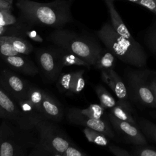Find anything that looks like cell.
I'll use <instances>...</instances> for the list:
<instances>
[{
  "mask_svg": "<svg viewBox=\"0 0 156 156\" xmlns=\"http://www.w3.org/2000/svg\"><path fill=\"white\" fill-rule=\"evenodd\" d=\"M83 69L74 72L71 93L77 94L81 92L84 88L85 85V81L83 76Z\"/></svg>",
  "mask_w": 156,
  "mask_h": 156,
  "instance_id": "26",
  "label": "cell"
},
{
  "mask_svg": "<svg viewBox=\"0 0 156 156\" xmlns=\"http://www.w3.org/2000/svg\"><path fill=\"white\" fill-rule=\"evenodd\" d=\"M58 51L61 56L63 66L76 65L82 66L88 68L91 66V65L84 60L71 52H68L62 48Z\"/></svg>",
  "mask_w": 156,
  "mask_h": 156,
  "instance_id": "20",
  "label": "cell"
},
{
  "mask_svg": "<svg viewBox=\"0 0 156 156\" xmlns=\"http://www.w3.org/2000/svg\"><path fill=\"white\" fill-rule=\"evenodd\" d=\"M150 87L151 89L152 90V94L154 95L155 105H156V76H152L150 81Z\"/></svg>",
  "mask_w": 156,
  "mask_h": 156,
  "instance_id": "35",
  "label": "cell"
},
{
  "mask_svg": "<svg viewBox=\"0 0 156 156\" xmlns=\"http://www.w3.org/2000/svg\"><path fill=\"white\" fill-rule=\"evenodd\" d=\"M0 87L15 101L27 99L30 87L20 77L5 69L0 73Z\"/></svg>",
  "mask_w": 156,
  "mask_h": 156,
  "instance_id": "8",
  "label": "cell"
},
{
  "mask_svg": "<svg viewBox=\"0 0 156 156\" xmlns=\"http://www.w3.org/2000/svg\"><path fill=\"white\" fill-rule=\"evenodd\" d=\"M68 120L72 124L83 126L98 131L108 137L113 138L115 135L110 126L104 120L87 117L81 114L77 108H70L67 113Z\"/></svg>",
  "mask_w": 156,
  "mask_h": 156,
  "instance_id": "9",
  "label": "cell"
},
{
  "mask_svg": "<svg viewBox=\"0 0 156 156\" xmlns=\"http://www.w3.org/2000/svg\"><path fill=\"white\" fill-rule=\"evenodd\" d=\"M35 130H25L5 119L0 124V156H26L35 146Z\"/></svg>",
  "mask_w": 156,
  "mask_h": 156,
  "instance_id": "3",
  "label": "cell"
},
{
  "mask_svg": "<svg viewBox=\"0 0 156 156\" xmlns=\"http://www.w3.org/2000/svg\"><path fill=\"white\" fill-rule=\"evenodd\" d=\"M50 40L60 48L71 52L94 66L102 49L95 41L67 30L57 29L50 35Z\"/></svg>",
  "mask_w": 156,
  "mask_h": 156,
  "instance_id": "5",
  "label": "cell"
},
{
  "mask_svg": "<svg viewBox=\"0 0 156 156\" xmlns=\"http://www.w3.org/2000/svg\"><path fill=\"white\" fill-rule=\"evenodd\" d=\"M16 6L27 20L37 24L60 27L72 20L71 4L65 0L46 3L17 0Z\"/></svg>",
  "mask_w": 156,
  "mask_h": 156,
  "instance_id": "1",
  "label": "cell"
},
{
  "mask_svg": "<svg viewBox=\"0 0 156 156\" xmlns=\"http://www.w3.org/2000/svg\"><path fill=\"white\" fill-rule=\"evenodd\" d=\"M7 31V27L5 26H0V37L3 35H6L5 34Z\"/></svg>",
  "mask_w": 156,
  "mask_h": 156,
  "instance_id": "36",
  "label": "cell"
},
{
  "mask_svg": "<svg viewBox=\"0 0 156 156\" xmlns=\"http://www.w3.org/2000/svg\"><path fill=\"white\" fill-rule=\"evenodd\" d=\"M40 111L46 119L55 122L60 121L63 116L60 104L46 92L41 103Z\"/></svg>",
  "mask_w": 156,
  "mask_h": 156,
  "instance_id": "15",
  "label": "cell"
},
{
  "mask_svg": "<svg viewBox=\"0 0 156 156\" xmlns=\"http://www.w3.org/2000/svg\"><path fill=\"white\" fill-rule=\"evenodd\" d=\"M96 34L106 49L121 62L136 68L146 66L147 54L142 46L135 40L122 37L109 23L103 24Z\"/></svg>",
  "mask_w": 156,
  "mask_h": 156,
  "instance_id": "2",
  "label": "cell"
},
{
  "mask_svg": "<svg viewBox=\"0 0 156 156\" xmlns=\"http://www.w3.org/2000/svg\"><path fill=\"white\" fill-rule=\"evenodd\" d=\"M74 74V72H69L60 76L57 83L60 91L62 93H71Z\"/></svg>",
  "mask_w": 156,
  "mask_h": 156,
  "instance_id": "25",
  "label": "cell"
},
{
  "mask_svg": "<svg viewBox=\"0 0 156 156\" xmlns=\"http://www.w3.org/2000/svg\"><path fill=\"white\" fill-rule=\"evenodd\" d=\"M51 120L38 122L35 129L38 140L30 151L29 156H62L63 152L71 144L66 134Z\"/></svg>",
  "mask_w": 156,
  "mask_h": 156,
  "instance_id": "4",
  "label": "cell"
},
{
  "mask_svg": "<svg viewBox=\"0 0 156 156\" xmlns=\"http://www.w3.org/2000/svg\"><path fill=\"white\" fill-rule=\"evenodd\" d=\"M137 4L147 8L156 15V0H139Z\"/></svg>",
  "mask_w": 156,
  "mask_h": 156,
  "instance_id": "32",
  "label": "cell"
},
{
  "mask_svg": "<svg viewBox=\"0 0 156 156\" xmlns=\"http://www.w3.org/2000/svg\"><path fill=\"white\" fill-rule=\"evenodd\" d=\"M105 4L108 10L110 16L111 24L115 31L122 37L130 40H135L130 32L129 31L127 26L124 23L122 18L119 15L118 12L115 8L113 5L114 0H104Z\"/></svg>",
  "mask_w": 156,
  "mask_h": 156,
  "instance_id": "17",
  "label": "cell"
},
{
  "mask_svg": "<svg viewBox=\"0 0 156 156\" xmlns=\"http://www.w3.org/2000/svg\"><path fill=\"white\" fill-rule=\"evenodd\" d=\"M0 108L7 119L20 128L25 130H35L23 114L15 101L0 87Z\"/></svg>",
  "mask_w": 156,
  "mask_h": 156,
  "instance_id": "7",
  "label": "cell"
},
{
  "mask_svg": "<svg viewBox=\"0 0 156 156\" xmlns=\"http://www.w3.org/2000/svg\"><path fill=\"white\" fill-rule=\"evenodd\" d=\"M85 155H87L86 153L80 150L76 146H74L73 144H71L63 152L62 156H85Z\"/></svg>",
  "mask_w": 156,
  "mask_h": 156,
  "instance_id": "30",
  "label": "cell"
},
{
  "mask_svg": "<svg viewBox=\"0 0 156 156\" xmlns=\"http://www.w3.org/2000/svg\"><path fill=\"white\" fill-rule=\"evenodd\" d=\"M152 73L149 70H132L124 73V83L129 98L143 105L156 107L150 87Z\"/></svg>",
  "mask_w": 156,
  "mask_h": 156,
  "instance_id": "6",
  "label": "cell"
},
{
  "mask_svg": "<svg viewBox=\"0 0 156 156\" xmlns=\"http://www.w3.org/2000/svg\"><path fill=\"white\" fill-rule=\"evenodd\" d=\"M156 38V29L154 30L153 31L152 33H151V34L150 35V39L149 40H153V39H155Z\"/></svg>",
  "mask_w": 156,
  "mask_h": 156,
  "instance_id": "38",
  "label": "cell"
},
{
  "mask_svg": "<svg viewBox=\"0 0 156 156\" xmlns=\"http://www.w3.org/2000/svg\"><path fill=\"white\" fill-rule=\"evenodd\" d=\"M83 132L89 142L93 143L99 146H106L108 144V140L106 137L107 136L98 131L85 127L83 130Z\"/></svg>",
  "mask_w": 156,
  "mask_h": 156,
  "instance_id": "22",
  "label": "cell"
},
{
  "mask_svg": "<svg viewBox=\"0 0 156 156\" xmlns=\"http://www.w3.org/2000/svg\"><path fill=\"white\" fill-rule=\"evenodd\" d=\"M138 127L144 136L156 143V124L151 121L143 119L138 123Z\"/></svg>",
  "mask_w": 156,
  "mask_h": 156,
  "instance_id": "23",
  "label": "cell"
},
{
  "mask_svg": "<svg viewBox=\"0 0 156 156\" xmlns=\"http://www.w3.org/2000/svg\"><path fill=\"white\" fill-rule=\"evenodd\" d=\"M16 22V20L10 10H0V26L7 27L14 24Z\"/></svg>",
  "mask_w": 156,
  "mask_h": 156,
  "instance_id": "28",
  "label": "cell"
},
{
  "mask_svg": "<svg viewBox=\"0 0 156 156\" xmlns=\"http://www.w3.org/2000/svg\"><path fill=\"white\" fill-rule=\"evenodd\" d=\"M110 151L116 156H130L131 154L126 149L118 146L111 145L108 146Z\"/></svg>",
  "mask_w": 156,
  "mask_h": 156,
  "instance_id": "31",
  "label": "cell"
},
{
  "mask_svg": "<svg viewBox=\"0 0 156 156\" xmlns=\"http://www.w3.org/2000/svg\"><path fill=\"white\" fill-rule=\"evenodd\" d=\"M0 118H5L4 114V113L2 112V110L1 109V108H0Z\"/></svg>",
  "mask_w": 156,
  "mask_h": 156,
  "instance_id": "39",
  "label": "cell"
},
{
  "mask_svg": "<svg viewBox=\"0 0 156 156\" xmlns=\"http://www.w3.org/2000/svg\"><path fill=\"white\" fill-rule=\"evenodd\" d=\"M45 91L36 88L30 87L28 92L27 99H29L40 111V105L44 98Z\"/></svg>",
  "mask_w": 156,
  "mask_h": 156,
  "instance_id": "27",
  "label": "cell"
},
{
  "mask_svg": "<svg viewBox=\"0 0 156 156\" xmlns=\"http://www.w3.org/2000/svg\"><path fill=\"white\" fill-rule=\"evenodd\" d=\"M1 57L11 68L20 73L34 76L38 72V68L30 59L21 55Z\"/></svg>",
  "mask_w": 156,
  "mask_h": 156,
  "instance_id": "14",
  "label": "cell"
},
{
  "mask_svg": "<svg viewBox=\"0 0 156 156\" xmlns=\"http://www.w3.org/2000/svg\"><path fill=\"white\" fill-rule=\"evenodd\" d=\"M13 0H0V10H10Z\"/></svg>",
  "mask_w": 156,
  "mask_h": 156,
  "instance_id": "34",
  "label": "cell"
},
{
  "mask_svg": "<svg viewBox=\"0 0 156 156\" xmlns=\"http://www.w3.org/2000/svg\"><path fill=\"white\" fill-rule=\"evenodd\" d=\"M126 1H130V2H133V3H136V4H137L138 2L139 1V0H126Z\"/></svg>",
  "mask_w": 156,
  "mask_h": 156,
  "instance_id": "40",
  "label": "cell"
},
{
  "mask_svg": "<svg viewBox=\"0 0 156 156\" xmlns=\"http://www.w3.org/2000/svg\"><path fill=\"white\" fill-rule=\"evenodd\" d=\"M96 93L100 101V104L104 108H112L113 107L116 102L110 93L101 85H99L95 88Z\"/></svg>",
  "mask_w": 156,
  "mask_h": 156,
  "instance_id": "21",
  "label": "cell"
},
{
  "mask_svg": "<svg viewBox=\"0 0 156 156\" xmlns=\"http://www.w3.org/2000/svg\"><path fill=\"white\" fill-rule=\"evenodd\" d=\"M104 108L101 104H91L86 108L77 110L82 115L91 118L101 119L104 113Z\"/></svg>",
  "mask_w": 156,
  "mask_h": 156,
  "instance_id": "24",
  "label": "cell"
},
{
  "mask_svg": "<svg viewBox=\"0 0 156 156\" xmlns=\"http://www.w3.org/2000/svg\"><path fill=\"white\" fill-rule=\"evenodd\" d=\"M149 43H150V44H151L152 48L156 51V40L151 41H149Z\"/></svg>",
  "mask_w": 156,
  "mask_h": 156,
  "instance_id": "37",
  "label": "cell"
},
{
  "mask_svg": "<svg viewBox=\"0 0 156 156\" xmlns=\"http://www.w3.org/2000/svg\"><path fill=\"white\" fill-rule=\"evenodd\" d=\"M16 102L19 105L23 115L33 127L35 128L37 124L40 121L48 119L29 99H19L16 101Z\"/></svg>",
  "mask_w": 156,
  "mask_h": 156,
  "instance_id": "16",
  "label": "cell"
},
{
  "mask_svg": "<svg viewBox=\"0 0 156 156\" xmlns=\"http://www.w3.org/2000/svg\"><path fill=\"white\" fill-rule=\"evenodd\" d=\"M0 142H1V141H0Z\"/></svg>",
  "mask_w": 156,
  "mask_h": 156,
  "instance_id": "41",
  "label": "cell"
},
{
  "mask_svg": "<svg viewBox=\"0 0 156 156\" xmlns=\"http://www.w3.org/2000/svg\"><path fill=\"white\" fill-rule=\"evenodd\" d=\"M32 50V45L24 38L11 35L0 37L1 56L29 54Z\"/></svg>",
  "mask_w": 156,
  "mask_h": 156,
  "instance_id": "11",
  "label": "cell"
},
{
  "mask_svg": "<svg viewBox=\"0 0 156 156\" xmlns=\"http://www.w3.org/2000/svg\"><path fill=\"white\" fill-rule=\"evenodd\" d=\"M127 101L119 100L116 105L110 108V113L119 119L125 121L136 126V123L132 115V110Z\"/></svg>",
  "mask_w": 156,
  "mask_h": 156,
  "instance_id": "18",
  "label": "cell"
},
{
  "mask_svg": "<svg viewBox=\"0 0 156 156\" xmlns=\"http://www.w3.org/2000/svg\"><path fill=\"white\" fill-rule=\"evenodd\" d=\"M133 151V155L138 156H156V150L144 146V145H137Z\"/></svg>",
  "mask_w": 156,
  "mask_h": 156,
  "instance_id": "29",
  "label": "cell"
},
{
  "mask_svg": "<svg viewBox=\"0 0 156 156\" xmlns=\"http://www.w3.org/2000/svg\"><path fill=\"white\" fill-rule=\"evenodd\" d=\"M116 57L108 50L102 49L99 54L94 66L99 69H113L115 64Z\"/></svg>",
  "mask_w": 156,
  "mask_h": 156,
  "instance_id": "19",
  "label": "cell"
},
{
  "mask_svg": "<svg viewBox=\"0 0 156 156\" xmlns=\"http://www.w3.org/2000/svg\"><path fill=\"white\" fill-rule=\"evenodd\" d=\"M38 61L42 70L51 79L57 78L63 67L59 51H42L39 54Z\"/></svg>",
  "mask_w": 156,
  "mask_h": 156,
  "instance_id": "12",
  "label": "cell"
},
{
  "mask_svg": "<svg viewBox=\"0 0 156 156\" xmlns=\"http://www.w3.org/2000/svg\"><path fill=\"white\" fill-rule=\"evenodd\" d=\"M101 77L102 80L115 93L119 100L128 99L129 94L125 83L113 69L102 70Z\"/></svg>",
  "mask_w": 156,
  "mask_h": 156,
  "instance_id": "13",
  "label": "cell"
},
{
  "mask_svg": "<svg viewBox=\"0 0 156 156\" xmlns=\"http://www.w3.org/2000/svg\"><path fill=\"white\" fill-rule=\"evenodd\" d=\"M110 121L113 129L129 142L135 145H146V139L141 131L129 122L119 119L111 113L108 115Z\"/></svg>",
  "mask_w": 156,
  "mask_h": 156,
  "instance_id": "10",
  "label": "cell"
},
{
  "mask_svg": "<svg viewBox=\"0 0 156 156\" xmlns=\"http://www.w3.org/2000/svg\"><path fill=\"white\" fill-rule=\"evenodd\" d=\"M26 35L33 41L38 43H41L43 41L42 37L35 31L34 30H29L26 32Z\"/></svg>",
  "mask_w": 156,
  "mask_h": 156,
  "instance_id": "33",
  "label": "cell"
}]
</instances>
